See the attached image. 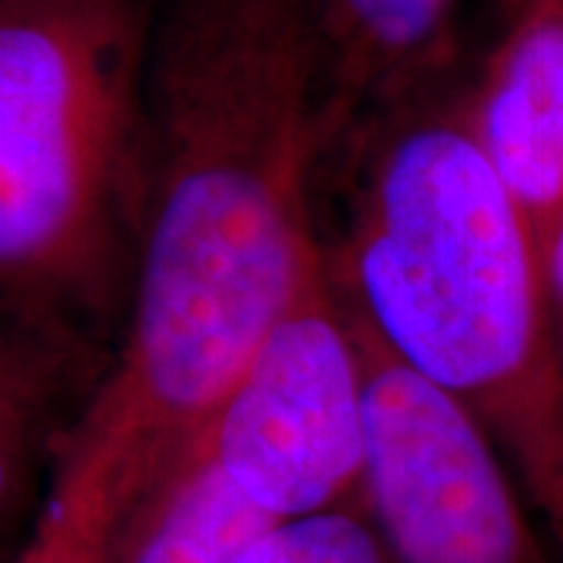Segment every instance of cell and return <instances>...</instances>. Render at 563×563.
I'll use <instances>...</instances> for the list:
<instances>
[{
	"label": "cell",
	"mask_w": 563,
	"mask_h": 563,
	"mask_svg": "<svg viewBox=\"0 0 563 563\" xmlns=\"http://www.w3.org/2000/svg\"><path fill=\"white\" fill-rule=\"evenodd\" d=\"M325 169L320 0H157L139 251L110 373L144 444L141 495L188 457L329 261Z\"/></svg>",
	"instance_id": "obj_1"
},
{
	"label": "cell",
	"mask_w": 563,
	"mask_h": 563,
	"mask_svg": "<svg viewBox=\"0 0 563 563\" xmlns=\"http://www.w3.org/2000/svg\"><path fill=\"white\" fill-rule=\"evenodd\" d=\"M329 266L391 361L498 448L563 558V332L539 242L463 122L461 88L354 141Z\"/></svg>",
	"instance_id": "obj_2"
},
{
	"label": "cell",
	"mask_w": 563,
	"mask_h": 563,
	"mask_svg": "<svg viewBox=\"0 0 563 563\" xmlns=\"http://www.w3.org/2000/svg\"><path fill=\"white\" fill-rule=\"evenodd\" d=\"M157 0H0V298L120 347Z\"/></svg>",
	"instance_id": "obj_3"
},
{
	"label": "cell",
	"mask_w": 563,
	"mask_h": 563,
	"mask_svg": "<svg viewBox=\"0 0 563 563\" xmlns=\"http://www.w3.org/2000/svg\"><path fill=\"white\" fill-rule=\"evenodd\" d=\"M195 451L276 523L366 507V354L329 261L254 347Z\"/></svg>",
	"instance_id": "obj_4"
},
{
	"label": "cell",
	"mask_w": 563,
	"mask_h": 563,
	"mask_svg": "<svg viewBox=\"0 0 563 563\" xmlns=\"http://www.w3.org/2000/svg\"><path fill=\"white\" fill-rule=\"evenodd\" d=\"M366 354V514L395 563H563L483 429L357 320Z\"/></svg>",
	"instance_id": "obj_5"
},
{
	"label": "cell",
	"mask_w": 563,
	"mask_h": 563,
	"mask_svg": "<svg viewBox=\"0 0 563 563\" xmlns=\"http://www.w3.org/2000/svg\"><path fill=\"white\" fill-rule=\"evenodd\" d=\"M113 363L117 344L0 298V551L32 529Z\"/></svg>",
	"instance_id": "obj_6"
},
{
	"label": "cell",
	"mask_w": 563,
	"mask_h": 563,
	"mask_svg": "<svg viewBox=\"0 0 563 563\" xmlns=\"http://www.w3.org/2000/svg\"><path fill=\"white\" fill-rule=\"evenodd\" d=\"M461 107L544 254L563 213V0H526Z\"/></svg>",
	"instance_id": "obj_7"
},
{
	"label": "cell",
	"mask_w": 563,
	"mask_h": 563,
	"mask_svg": "<svg viewBox=\"0 0 563 563\" xmlns=\"http://www.w3.org/2000/svg\"><path fill=\"white\" fill-rule=\"evenodd\" d=\"M461 0H320L329 163L366 129L442 85Z\"/></svg>",
	"instance_id": "obj_8"
},
{
	"label": "cell",
	"mask_w": 563,
	"mask_h": 563,
	"mask_svg": "<svg viewBox=\"0 0 563 563\" xmlns=\"http://www.w3.org/2000/svg\"><path fill=\"white\" fill-rule=\"evenodd\" d=\"M141 483V432L107 376L10 563H113Z\"/></svg>",
	"instance_id": "obj_9"
},
{
	"label": "cell",
	"mask_w": 563,
	"mask_h": 563,
	"mask_svg": "<svg viewBox=\"0 0 563 563\" xmlns=\"http://www.w3.org/2000/svg\"><path fill=\"white\" fill-rule=\"evenodd\" d=\"M235 563H395L366 507L269 526Z\"/></svg>",
	"instance_id": "obj_10"
},
{
	"label": "cell",
	"mask_w": 563,
	"mask_h": 563,
	"mask_svg": "<svg viewBox=\"0 0 563 563\" xmlns=\"http://www.w3.org/2000/svg\"><path fill=\"white\" fill-rule=\"evenodd\" d=\"M544 279H548V291H551V303H554V313L561 322L563 332V213L551 239L544 244Z\"/></svg>",
	"instance_id": "obj_11"
}]
</instances>
